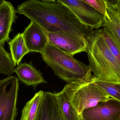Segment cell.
Returning <instances> with one entry per match:
<instances>
[{"label":"cell","mask_w":120,"mask_h":120,"mask_svg":"<svg viewBox=\"0 0 120 120\" xmlns=\"http://www.w3.org/2000/svg\"><path fill=\"white\" fill-rule=\"evenodd\" d=\"M16 10L47 32L61 33L88 44L93 30L60 3L28 0L18 6Z\"/></svg>","instance_id":"obj_1"},{"label":"cell","mask_w":120,"mask_h":120,"mask_svg":"<svg viewBox=\"0 0 120 120\" xmlns=\"http://www.w3.org/2000/svg\"><path fill=\"white\" fill-rule=\"evenodd\" d=\"M87 53L96 79L120 84V64L106 44L102 29L92 30Z\"/></svg>","instance_id":"obj_2"},{"label":"cell","mask_w":120,"mask_h":120,"mask_svg":"<svg viewBox=\"0 0 120 120\" xmlns=\"http://www.w3.org/2000/svg\"><path fill=\"white\" fill-rule=\"evenodd\" d=\"M41 55L44 61L52 68L55 75L68 84L88 81L93 78L89 66L55 46L49 43Z\"/></svg>","instance_id":"obj_3"},{"label":"cell","mask_w":120,"mask_h":120,"mask_svg":"<svg viewBox=\"0 0 120 120\" xmlns=\"http://www.w3.org/2000/svg\"><path fill=\"white\" fill-rule=\"evenodd\" d=\"M64 89L79 115L85 109L96 106L99 102L115 99L95 83L94 76L88 81L67 84Z\"/></svg>","instance_id":"obj_4"},{"label":"cell","mask_w":120,"mask_h":120,"mask_svg":"<svg viewBox=\"0 0 120 120\" xmlns=\"http://www.w3.org/2000/svg\"><path fill=\"white\" fill-rule=\"evenodd\" d=\"M19 88L15 76L0 80V120H16Z\"/></svg>","instance_id":"obj_5"},{"label":"cell","mask_w":120,"mask_h":120,"mask_svg":"<svg viewBox=\"0 0 120 120\" xmlns=\"http://www.w3.org/2000/svg\"><path fill=\"white\" fill-rule=\"evenodd\" d=\"M68 7L83 24L92 30L102 27L105 15L81 0H56Z\"/></svg>","instance_id":"obj_6"},{"label":"cell","mask_w":120,"mask_h":120,"mask_svg":"<svg viewBox=\"0 0 120 120\" xmlns=\"http://www.w3.org/2000/svg\"><path fill=\"white\" fill-rule=\"evenodd\" d=\"M80 116L81 120H119L120 101L112 99L99 102L96 106L85 110Z\"/></svg>","instance_id":"obj_7"},{"label":"cell","mask_w":120,"mask_h":120,"mask_svg":"<svg viewBox=\"0 0 120 120\" xmlns=\"http://www.w3.org/2000/svg\"><path fill=\"white\" fill-rule=\"evenodd\" d=\"M46 34L49 43L67 54L73 56L87 52L88 44L83 41L61 33L46 32Z\"/></svg>","instance_id":"obj_8"},{"label":"cell","mask_w":120,"mask_h":120,"mask_svg":"<svg viewBox=\"0 0 120 120\" xmlns=\"http://www.w3.org/2000/svg\"><path fill=\"white\" fill-rule=\"evenodd\" d=\"M26 46L30 52L42 53L49 44L46 32L34 22L31 21L22 33Z\"/></svg>","instance_id":"obj_9"},{"label":"cell","mask_w":120,"mask_h":120,"mask_svg":"<svg viewBox=\"0 0 120 120\" xmlns=\"http://www.w3.org/2000/svg\"><path fill=\"white\" fill-rule=\"evenodd\" d=\"M36 120H64L55 94L44 92Z\"/></svg>","instance_id":"obj_10"},{"label":"cell","mask_w":120,"mask_h":120,"mask_svg":"<svg viewBox=\"0 0 120 120\" xmlns=\"http://www.w3.org/2000/svg\"><path fill=\"white\" fill-rule=\"evenodd\" d=\"M17 10L9 1L4 0L0 5V45L9 39L12 25L17 18Z\"/></svg>","instance_id":"obj_11"},{"label":"cell","mask_w":120,"mask_h":120,"mask_svg":"<svg viewBox=\"0 0 120 120\" xmlns=\"http://www.w3.org/2000/svg\"><path fill=\"white\" fill-rule=\"evenodd\" d=\"M14 72L19 80L27 86L34 87L39 84L47 83L42 73L31 63L20 64L15 68Z\"/></svg>","instance_id":"obj_12"},{"label":"cell","mask_w":120,"mask_h":120,"mask_svg":"<svg viewBox=\"0 0 120 120\" xmlns=\"http://www.w3.org/2000/svg\"><path fill=\"white\" fill-rule=\"evenodd\" d=\"M107 5L103 27L110 30L120 41V6L118 4L114 5L107 3Z\"/></svg>","instance_id":"obj_13"},{"label":"cell","mask_w":120,"mask_h":120,"mask_svg":"<svg viewBox=\"0 0 120 120\" xmlns=\"http://www.w3.org/2000/svg\"><path fill=\"white\" fill-rule=\"evenodd\" d=\"M11 55L15 66L20 64L23 57L30 52L22 33H19L8 43Z\"/></svg>","instance_id":"obj_14"},{"label":"cell","mask_w":120,"mask_h":120,"mask_svg":"<svg viewBox=\"0 0 120 120\" xmlns=\"http://www.w3.org/2000/svg\"><path fill=\"white\" fill-rule=\"evenodd\" d=\"M55 94L64 120H81L80 116L70 102L64 89Z\"/></svg>","instance_id":"obj_15"},{"label":"cell","mask_w":120,"mask_h":120,"mask_svg":"<svg viewBox=\"0 0 120 120\" xmlns=\"http://www.w3.org/2000/svg\"><path fill=\"white\" fill-rule=\"evenodd\" d=\"M44 92L40 91L25 104L22 111L20 120H36Z\"/></svg>","instance_id":"obj_16"},{"label":"cell","mask_w":120,"mask_h":120,"mask_svg":"<svg viewBox=\"0 0 120 120\" xmlns=\"http://www.w3.org/2000/svg\"><path fill=\"white\" fill-rule=\"evenodd\" d=\"M15 66L11 54L0 45V73L10 76L15 72Z\"/></svg>","instance_id":"obj_17"},{"label":"cell","mask_w":120,"mask_h":120,"mask_svg":"<svg viewBox=\"0 0 120 120\" xmlns=\"http://www.w3.org/2000/svg\"><path fill=\"white\" fill-rule=\"evenodd\" d=\"M103 35L111 51L120 64V41L107 27H103Z\"/></svg>","instance_id":"obj_18"},{"label":"cell","mask_w":120,"mask_h":120,"mask_svg":"<svg viewBox=\"0 0 120 120\" xmlns=\"http://www.w3.org/2000/svg\"><path fill=\"white\" fill-rule=\"evenodd\" d=\"M94 82L97 84L114 99L120 101V84L101 81L96 79L94 77Z\"/></svg>","instance_id":"obj_19"},{"label":"cell","mask_w":120,"mask_h":120,"mask_svg":"<svg viewBox=\"0 0 120 120\" xmlns=\"http://www.w3.org/2000/svg\"><path fill=\"white\" fill-rule=\"evenodd\" d=\"M97 11L105 15L107 10V3L105 0H81Z\"/></svg>","instance_id":"obj_20"},{"label":"cell","mask_w":120,"mask_h":120,"mask_svg":"<svg viewBox=\"0 0 120 120\" xmlns=\"http://www.w3.org/2000/svg\"><path fill=\"white\" fill-rule=\"evenodd\" d=\"M107 3L111 5H118L120 0H105Z\"/></svg>","instance_id":"obj_21"},{"label":"cell","mask_w":120,"mask_h":120,"mask_svg":"<svg viewBox=\"0 0 120 120\" xmlns=\"http://www.w3.org/2000/svg\"><path fill=\"white\" fill-rule=\"evenodd\" d=\"M41 1H43L45 2H56V0H39Z\"/></svg>","instance_id":"obj_22"},{"label":"cell","mask_w":120,"mask_h":120,"mask_svg":"<svg viewBox=\"0 0 120 120\" xmlns=\"http://www.w3.org/2000/svg\"><path fill=\"white\" fill-rule=\"evenodd\" d=\"M4 1V0H0V5L3 3Z\"/></svg>","instance_id":"obj_23"},{"label":"cell","mask_w":120,"mask_h":120,"mask_svg":"<svg viewBox=\"0 0 120 120\" xmlns=\"http://www.w3.org/2000/svg\"><path fill=\"white\" fill-rule=\"evenodd\" d=\"M118 5L120 6V0H119V3H118Z\"/></svg>","instance_id":"obj_24"},{"label":"cell","mask_w":120,"mask_h":120,"mask_svg":"<svg viewBox=\"0 0 120 120\" xmlns=\"http://www.w3.org/2000/svg\"></svg>","instance_id":"obj_25"}]
</instances>
